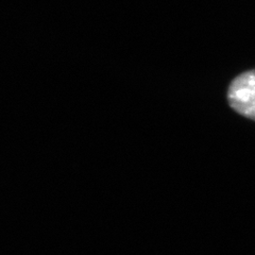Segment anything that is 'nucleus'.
Listing matches in <instances>:
<instances>
[{
	"label": "nucleus",
	"instance_id": "nucleus-1",
	"mask_svg": "<svg viewBox=\"0 0 255 255\" xmlns=\"http://www.w3.org/2000/svg\"><path fill=\"white\" fill-rule=\"evenodd\" d=\"M228 101L236 113L255 122V69L245 71L230 83Z\"/></svg>",
	"mask_w": 255,
	"mask_h": 255
}]
</instances>
